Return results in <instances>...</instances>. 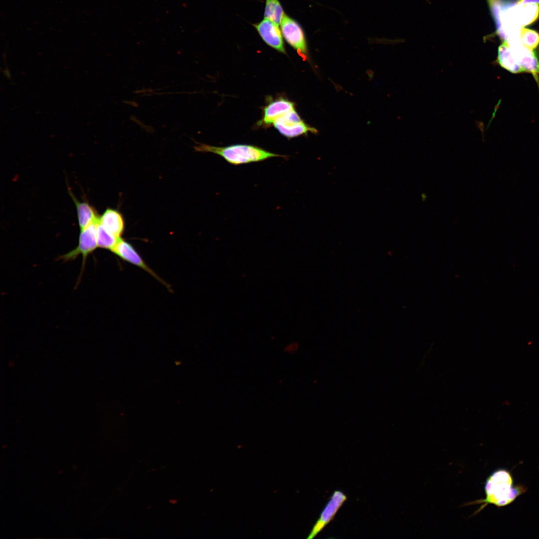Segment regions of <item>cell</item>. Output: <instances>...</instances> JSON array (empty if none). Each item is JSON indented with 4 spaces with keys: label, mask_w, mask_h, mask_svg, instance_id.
<instances>
[{
    "label": "cell",
    "mask_w": 539,
    "mask_h": 539,
    "mask_svg": "<svg viewBox=\"0 0 539 539\" xmlns=\"http://www.w3.org/2000/svg\"><path fill=\"white\" fill-rule=\"evenodd\" d=\"M527 490L524 485H514L513 478L509 471L500 469L493 472L487 478L484 484V499L472 504L482 505L477 513L489 504L498 508L503 507L512 503Z\"/></svg>",
    "instance_id": "6da1fadb"
},
{
    "label": "cell",
    "mask_w": 539,
    "mask_h": 539,
    "mask_svg": "<svg viewBox=\"0 0 539 539\" xmlns=\"http://www.w3.org/2000/svg\"><path fill=\"white\" fill-rule=\"evenodd\" d=\"M195 149L197 151L211 152L218 155L228 163L234 165L261 162L273 157H287V156L275 154L256 146L248 144H239L217 147L199 143Z\"/></svg>",
    "instance_id": "7a4b0ae2"
},
{
    "label": "cell",
    "mask_w": 539,
    "mask_h": 539,
    "mask_svg": "<svg viewBox=\"0 0 539 539\" xmlns=\"http://www.w3.org/2000/svg\"><path fill=\"white\" fill-rule=\"evenodd\" d=\"M98 220L86 228L80 230L77 246L59 258L64 261L75 259L79 255L82 257V268L87 256L92 254L97 248V225Z\"/></svg>",
    "instance_id": "3957f363"
},
{
    "label": "cell",
    "mask_w": 539,
    "mask_h": 539,
    "mask_svg": "<svg viewBox=\"0 0 539 539\" xmlns=\"http://www.w3.org/2000/svg\"><path fill=\"white\" fill-rule=\"evenodd\" d=\"M280 25L285 41L303 58H306L308 57L306 40L304 31L299 23L285 14Z\"/></svg>",
    "instance_id": "277c9868"
},
{
    "label": "cell",
    "mask_w": 539,
    "mask_h": 539,
    "mask_svg": "<svg viewBox=\"0 0 539 539\" xmlns=\"http://www.w3.org/2000/svg\"><path fill=\"white\" fill-rule=\"evenodd\" d=\"M273 125L281 135L288 138L317 132L315 128L309 127L303 121L295 109L278 118Z\"/></svg>",
    "instance_id": "5b68a950"
},
{
    "label": "cell",
    "mask_w": 539,
    "mask_h": 539,
    "mask_svg": "<svg viewBox=\"0 0 539 539\" xmlns=\"http://www.w3.org/2000/svg\"><path fill=\"white\" fill-rule=\"evenodd\" d=\"M347 499L346 495L342 491H334L321 511L319 517L313 526L307 538H314L321 532L334 519Z\"/></svg>",
    "instance_id": "8992f818"
},
{
    "label": "cell",
    "mask_w": 539,
    "mask_h": 539,
    "mask_svg": "<svg viewBox=\"0 0 539 539\" xmlns=\"http://www.w3.org/2000/svg\"><path fill=\"white\" fill-rule=\"evenodd\" d=\"M111 251L122 260L141 268L165 285L168 286L148 266L135 248L130 243L122 238L119 240Z\"/></svg>",
    "instance_id": "52a82bcc"
},
{
    "label": "cell",
    "mask_w": 539,
    "mask_h": 539,
    "mask_svg": "<svg viewBox=\"0 0 539 539\" xmlns=\"http://www.w3.org/2000/svg\"><path fill=\"white\" fill-rule=\"evenodd\" d=\"M253 26L266 44L280 52L285 53L283 36L279 25L264 18Z\"/></svg>",
    "instance_id": "ba28073f"
},
{
    "label": "cell",
    "mask_w": 539,
    "mask_h": 539,
    "mask_svg": "<svg viewBox=\"0 0 539 539\" xmlns=\"http://www.w3.org/2000/svg\"><path fill=\"white\" fill-rule=\"evenodd\" d=\"M509 46L524 71L532 73L538 79L537 77L539 75V60L534 51L525 47L521 42Z\"/></svg>",
    "instance_id": "9c48e42d"
},
{
    "label": "cell",
    "mask_w": 539,
    "mask_h": 539,
    "mask_svg": "<svg viewBox=\"0 0 539 539\" xmlns=\"http://www.w3.org/2000/svg\"><path fill=\"white\" fill-rule=\"evenodd\" d=\"M293 109L292 102L283 98L275 100L265 107L262 123L266 126L273 124L278 118Z\"/></svg>",
    "instance_id": "30bf717a"
},
{
    "label": "cell",
    "mask_w": 539,
    "mask_h": 539,
    "mask_svg": "<svg viewBox=\"0 0 539 539\" xmlns=\"http://www.w3.org/2000/svg\"><path fill=\"white\" fill-rule=\"evenodd\" d=\"M98 221L106 230L118 237L123 233L124 219L116 210L107 208L99 217Z\"/></svg>",
    "instance_id": "8fae6325"
},
{
    "label": "cell",
    "mask_w": 539,
    "mask_h": 539,
    "mask_svg": "<svg viewBox=\"0 0 539 539\" xmlns=\"http://www.w3.org/2000/svg\"><path fill=\"white\" fill-rule=\"evenodd\" d=\"M497 61L503 68L513 73H520L525 71L514 55L509 43L504 40L498 50Z\"/></svg>",
    "instance_id": "7c38bea8"
},
{
    "label": "cell",
    "mask_w": 539,
    "mask_h": 539,
    "mask_svg": "<svg viewBox=\"0 0 539 539\" xmlns=\"http://www.w3.org/2000/svg\"><path fill=\"white\" fill-rule=\"evenodd\" d=\"M516 20L521 27L535 22L539 17V4L535 3L518 4L514 6Z\"/></svg>",
    "instance_id": "4fadbf2b"
},
{
    "label": "cell",
    "mask_w": 539,
    "mask_h": 539,
    "mask_svg": "<svg viewBox=\"0 0 539 539\" xmlns=\"http://www.w3.org/2000/svg\"><path fill=\"white\" fill-rule=\"evenodd\" d=\"M69 194L76 206L78 222L80 230L98 220L99 217L97 216L95 209L90 204L86 201H79L70 191H69Z\"/></svg>",
    "instance_id": "5bb4252c"
},
{
    "label": "cell",
    "mask_w": 539,
    "mask_h": 539,
    "mask_svg": "<svg viewBox=\"0 0 539 539\" xmlns=\"http://www.w3.org/2000/svg\"><path fill=\"white\" fill-rule=\"evenodd\" d=\"M121 237H118L106 230L98 221L97 225V242L98 248L111 251Z\"/></svg>",
    "instance_id": "9a60e30c"
},
{
    "label": "cell",
    "mask_w": 539,
    "mask_h": 539,
    "mask_svg": "<svg viewBox=\"0 0 539 539\" xmlns=\"http://www.w3.org/2000/svg\"><path fill=\"white\" fill-rule=\"evenodd\" d=\"M264 18L268 19L279 25L284 15L279 0H265Z\"/></svg>",
    "instance_id": "2e32d148"
},
{
    "label": "cell",
    "mask_w": 539,
    "mask_h": 539,
    "mask_svg": "<svg viewBox=\"0 0 539 539\" xmlns=\"http://www.w3.org/2000/svg\"><path fill=\"white\" fill-rule=\"evenodd\" d=\"M519 35L525 47L533 50L539 45V33L536 30L522 27L520 29Z\"/></svg>",
    "instance_id": "e0dca14e"
},
{
    "label": "cell",
    "mask_w": 539,
    "mask_h": 539,
    "mask_svg": "<svg viewBox=\"0 0 539 539\" xmlns=\"http://www.w3.org/2000/svg\"><path fill=\"white\" fill-rule=\"evenodd\" d=\"M528 3L539 4V0H518L517 1L518 4H524Z\"/></svg>",
    "instance_id": "ac0fdd59"
}]
</instances>
